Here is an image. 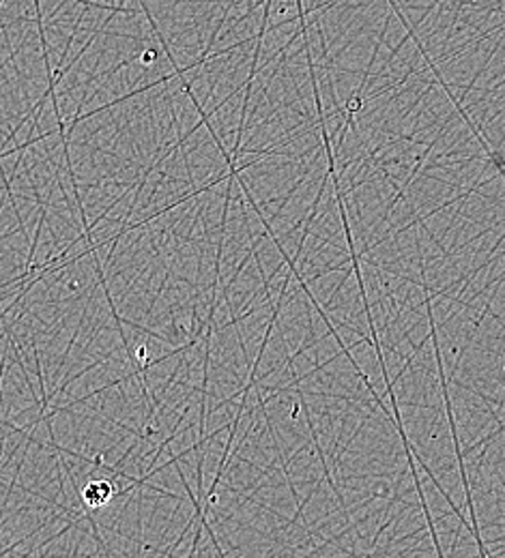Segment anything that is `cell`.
I'll return each instance as SVG.
<instances>
[{"mask_svg":"<svg viewBox=\"0 0 505 558\" xmlns=\"http://www.w3.org/2000/svg\"><path fill=\"white\" fill-rule=\"evenodd\" d=\"M115 492L117 489L110 482H91V484H86V488L82 489V500H84L86 507L99 509V507L110 502Z\"/></svg>","mask_w":505,"mask_h":558,"instance_id":"cell-1","label":"cell"}]
</instances>
